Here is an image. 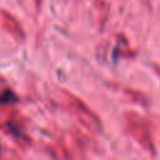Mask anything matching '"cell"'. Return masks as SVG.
Instances as JSON below:
<instances>
[{
    "label": "cell",
    "instance_id": "cell-1",
    "mask_svg": "<svg viewBox=\"0 0 160 160\" xmlns=\"http://www.w3.org/2000/svg\"><path fill=\"white\" fill-rule=\"evenodd\" d=\"M18 102V96L11 90H5L0 95V104H14Z\"/></svg>",
    "mask_w": 160,
    "mask_h": 160
}]
</instances>
